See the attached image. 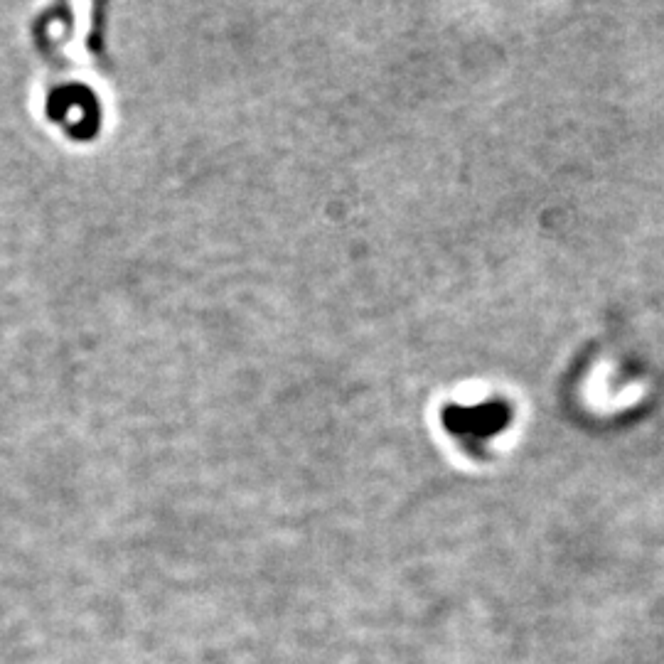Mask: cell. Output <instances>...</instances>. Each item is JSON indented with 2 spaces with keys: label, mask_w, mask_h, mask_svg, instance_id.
Listing matches in <instances>:
<instances>
[]
</instances>
